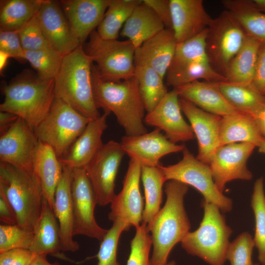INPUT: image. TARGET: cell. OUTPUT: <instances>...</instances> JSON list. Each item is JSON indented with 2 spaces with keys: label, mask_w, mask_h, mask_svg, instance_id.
Returning a JSON list of instances; mask_svg holds the SVG:
<instances>
[{
  "label": "cell",
  "mask_w": 265,
  "mask_h": 265,
  "mask_svg": "<svg viewBox=\"0 0 265 265\" xmlns=\"http://www.w3.org/2000/svg\"><path fill=\"white\" fill-rule=\"evenodd\" d=\"M92 82L94 98L97 108L109 115L113 113L126 135L145 133V109L135 76L120 81L101 78L95 64L92 66Z\"/></svg>",
  "instance_id": "6da1fadb"
},
{
  "label": "cell",
  "mask_w": 265,
  "mask_h": 265,
  "mask_svg": "<svg viewBox=\"0 0 265 265\" xmlns=\"http://www.w3.org/2000/svg\"><path fill=\"white\" fill-rule=\"evenodd\" d=\"M188 190V185L177 181L165 184V203L147 225L153 247L151 265H165L173 248L189 232L190 223L184 204Z\"/></svg>",
  "instance_id": "7a4b0ae2"
},
{
  "label": "cell",
  "mask_w": 265,
  "mask_h": 265,
  "mask_svg": "<svg viewBox=\"0 0 265 265\" xmlns=\"http://www.w3.org/2000/svg\"><path fill=\"white\" fill-rule=\"evenodd\" d=\"M93 62L82 45L66 54L54 79L56 98L62 100L91 120L100 114L95 102L92 82Z\"/></svg>",
  "instance_id": "3957f363"
},
{
  "label": "cell",
  "mask_w": 265,
  "mask_h": 265,
  "mask_svg": "<svg viewBox=\"0 0 265 265\" xmlns=\"http://www.w3.org/2000/svg\"><path fill=\"white\" fill-rule=\"evenodd\" d=\"M4 96L0 111L12 113L34 130L48 113L55 98L54 79L21 76L3 87Z\"/></svg>",
  "instance_id": "277c9868"
},
{
  "label": "cell",
  "mask_w": 265,
  "mask_h": 265,
  "mask_svg": "<svg viewBox=\"0 0 265 265\" xmlns=\"http://www.w3.org/2000/svg\"><path fill=\"white\" fill-rule=\"evenodd\" d=\"M204 216L198 228L182 240V248L210 265H224L232 230L216 205L203 200Z\"/></svg>",
  "instance_id": "5b68a950"
},
{
  "label": "cell",
  "mask_w": 265,
  "mask_h": 265,
  "mask_svg": "<svg viewBox=\"0 0 265 265\" xmlns=\"http://www.w3.org/2000/svg\"><path fill=\"white\" fill-rule=\"evenodd\" d=\"M0 187L16 212L18 224L33 231L43 197L41 185L33 172L0 162Z\"/></svg>",
  "instance_id": "8992f818"
},
{
  "label": "cell",
  "mask_w": 265,
  "mask_h": 265,
  "mask_svg": "<svg viewBox=\"0 0 265 265\" xmlns=\"http://www.w3.org/2000/svg\"><path fill=\"white\" fill-rule=\"evenodd\" d=\"M88 38L84 51L102 79L120 81L134 77L135 48L130 40L105 39L96 29Z\"/></svg>",
  "instance_id": "52a82bcc"
},
{
  "label": "cell",
  "mask_w": 265,
  "mask_h": 265,
  "mask_svg": "<svg viewBox=\"0 0 265 265\" xmlns=\"http://www.w3.org/2000/svg\"><path fill=\"white\" fill-rule=\"evenodd\" d=\"M91 120L55 98L48 113L34 131L39 141L52 147L59 158Z\"/></svg>",
  "instance_id": "ba28073f"
},
{
  "label": "cell",
  "mask_w": 265,
  "mask_h": 265,
  "mask_svg": "<svg viewBox=\"0 0 265 265\" xmlns=\"http://www.w3.org/2000/svg\"><path fill=\"white\" fill-rule=\"evenodd\" d=\"M182 153V159L178 162L159 165L166 182L175 180L191 186L201 193L204 201L216 205L222 212H230L232 200L217 188L209 165L199 160L186 147Z\"/></svg>",
  "instance_id": "9c48e42d"
},
{
  "label": "cell",
  "mask_w": 265,
  "mask_h": 265,
  "mask_svg": "<svg viewBox=\"0 0 265 265\" xmlns=\"http://www.w3.org/2000/svg\"><path fill=\"white\" fill-rule=\"evenodd\" d=\"M247 35L228 10L213 19L208 27L206 51L213 68L225 76L227 69L243 46Z\"/></svg>",
  "instance_id": "30bf717a"
},
{
  "label": "cell",
  "mask_w": 265,
  "mask_h": 265,
  "mask_svg": "<svg viewBox=\"0 0 265 265\" xmlns=\"http://www.w3.org/2000/svg\"><path fill=\"white\" fill-rule=\"evenodd\" d=\"M72 199L74 236L83 235L101 241L108 230L101 227L94 216L96 197L84 168L72 169Z\"/></svg>",
  "instance_id": "8fae6325"
},
{
  "label": "cell",
  "mask_w": 265,
  "mask_h": 265,
  "mask_svg": "<svg viewBox=\"0 0 265 265\" xmlns=\"http://www.w3.org/2000/svg\"><path fill=\"white\" fill-rule=\"evenodd\" d=\"M125 154L120 143L110 140L84 168L99 206L111 203L114 198L115 181Z\"/></svg>",
  "instance_id": "7c38bea8"
},
{
  "label": "cell",
  "mask_w": 265,
  "mask_h": 265,
  "mask_svg": "<svg viewBox=\"0 0 265 265\" xmlns=\"http://www.w3.org/2000/svg\"><path fill=\"white\" fill-rule=\"evenodd\" d=\"M40 141L34 129L18 117L0 136V161L33 172V164Z\"/></svg>",
  "instance_id": "4fadbf2b"
},
{
  "label": "cell",
  "mask_w": 265,
  "mask_h": 265,
  "mask_svg": "<svg viewBox=\"0 0 265 265\" xmlns=\"http://www.w3.org/2000/svg\"><path fill=\"white\" fill-rule=\"evenodd\" d=\"M256 147L248 143H234L219 146L209 165L214 182L223 193L227 183L235 180L249 181L253 174L247 160Z\"/></svg>",
  "instance_id": "5bb4252c"
},
{
  "label": "cell",
  "mask_w": 265,
  "mask_h": 265,
  "mask_svg": "<svg viewBox=\"0 0 265 265\" xmlns=\"http://www.w3.org/2000/svg\"><path fill=\"white\" fill-rule=\"evenodd\" d=\"M141 168L138 162L130 159L122 189L110 203L109 220L122 221L129 228L138 227L142 221L143 201L139 188Z\"/></svg>",
  "instance_id": "9a60e30c"
},
{
  "label": "cell",
  "mask_w": 265,
  "mask_h": 265,
  "mask_svg": "<svg viewBox=\"0 0 265 265\" xmlns=\"http://www.w3.org/2000/svg\"><path fill=\"white\" fill-rule=\"evenodd\" d=\"M179 97L174 90L167 92L156 106L147 113L144 123L163 131L172 142L193 140L195 135L190 124L184 119Z\"/></svg>",
  "instance_id": "2e32d148"
},
{
  "label": "cell",
  "mask_w": 265,
  "mask_h": 265,
  "mask_svg": "<svg viewBox=\"0 0 265 265\" xmlns=\"http://www.w3.org/2000/svg\"><path fill=\"white\" fill-rule=\"evenodd\" d=\"M161 130L155 128L150 132L121 138L120 144L125 153L142 167H156L163 157L182 152L186 146L171 142Z\"/></svg>",
  "instance_id": "e0dca14e"
},
{
  "label": "cell",
  "mask_w": 265,
  "mask_h": 265,
  "mask_svg": "<svg viewBox=\"0 0 265 265\" xmlns=\"http://www.w3.org/2000/svg\"><path fill=\"white\" fill-rule=\"evenodd\" d=\"M182 112L188 120L198 144L197 158L209 165L219 145L221 116L207 112L179 97Z\"/></svg>",
  "instance_id": "ac0fdd59"
},
{
  "label": "cell",
  "mask_w": 265,
  "mask_h": 265,
  "mask_svg": "<svg viewBox=\"0 0 265 265\" xmlns=\"http://www.w3.org/2000/svg\"><path fill=\"white\" fill-rule=\"evenodd\" d=\"M36 17L45 38L54 50L65 55L82 45L72 33L56 1L45 0Z\"/></svg>",
  "instance_id": "d6986e66"
},
{
  "label": "cell",
  "mask_w": 265,
  "mask_h": 265,
  "mask_svg": "<svg viewBox=\"0 0 265 265\" xmlns=\"http://www.w3.org/2000/svg\"><path fill=\"white\" fill-rule=\"evenodd\" d=\"M108 116L104 113L88 123L83 132L59 158L63 166L73 169L84 168L89 164L104 144L102 135L107 127Z\"/></svg>",
  "instance_id": "ffe728a7"
},
{
  "label": "cell",
  "mask_w": 265,
  "mask_h": 265,
  "mask_svg": "<svg viewBox=\"0 0 265 265\" xmlns=\"http://www.w3.org/2000/svg\"><path fill=\"white\" fill-rule=\"evenodd\" d=\"M170 4L172 29L178 43L200 33L213 19L202 0H170Z\"/></svg>",
  "instance_id": "44dd1931"
},
{
  "label": "cell",
  "mask_w": 265,
  "mask_h": 265,
  "mask_svg": "<svg viewBox=\"0 0 265 265\" xmlns=\"http://www.w3.org/2000/svg\"><path fill=\"white\" fill-rule=\"evenodd\" d=\"M74 36L81 45L102 21L109 0H61Z\"/></svg>",
  "instance_id": "7402d4cb"
},
{
  "label": "cell",
  "mask_w": 265,
  "mask_h": 265,
  "mask_svg": "<svg viewBox=\"0 0 265 265\" xmlns=\"http://www.w3.org/2000/svg\"><path fill=\"white\" fill-rule=\"evenodd\" d=\"M177 45L172 28H164L135 50L134 64L147 65L164 78Z\"/></svg>",
  "instance_id": "603a6c76"
},
{
  "label": "cell",
  "mask_w": 265,
  "mask_h": 265,
  "mask_svg": "<svg viewBox=\"0 0 265 265\" xmlns=\"http://www.w3.org/2000/svg\"><path fill=\"white\" fill-rule=\"evenodd\" d=\"M63 166L62 175L55 192L53 211L59 225L62 251L74 252L79 250L80 245L73 239L72 169Z\"/></svg>",
  "instance_id": "cb8c5ba5"
},
{
  "label": "cell",
  "mask_w": 265,
  "mask_h": 265,
  "mask_svg": "<svg viewBox=\"0 0 265 265\" xmlns=\"http://www.w3.org/2000/svg\"><path fill=\"white\" fill-rule=\"evenodd\" d=\"M173 90L180 98L211 113L222 117L237 111L220 92L216 82L196 80Z\"/></svg>",
  "instance_id": "d4e9b609"
},
{
  "label": "cell",
  "mask_w": 265,
  "mask_h": 265,
  "mask_svg": "<svg viewBox=\"0 0 265 265\" xmlns=\"http://www.w3.org/2000/svg\"><path fill=\"white\" fill-rule=\"evenodd\" d=\"M166 84L173 88L200 80L209 82L228 80L211 65L208 55L182 60L172 61L165 75Z\"/></svg>",
  "instance_id": "484cf974"
},
{
  "label": "cell",
  "mask_w": 265,
  "mask_h": 265,
  "mask_svg": "<svg viewBox=\"0 0 265 265\" xmlns=\"http://www.w3.org/2000/svg\"><path fill=\"white\" fill-rule=\"evenodd\" d=\"M63 170V166L52 147L40 141L33 161V172L41 185L43 196L53 210L55 190Z\"/></svg>",
  "instance_id": "4316f807"
},
{
  "label": "cell",
  "mask_w": 265,
  "mask_h": 265,
  "mask_svg": "<svg viewBox=\"0 0 265 265\" xmlns=\"http://www.w3.org/2000/svg\"><path fill=\"white\" fill-rule=\"evenodd\" d=\"M265 140L249 114L237 110L221 117L220 146L234 143H248L258 147Z\"/></svg>",
  "instance_id": "83f0119b"
},
{
  "label": "cell",
  "mask_w": 265,
  "mask_h": 265,
  "mask_svg": "<svg viewBox=\"0 0 265 265\" xmlns=\"http://www.w3.org/2000/svg\"><path fill=\"white\" fill-rule=\"evenodd\" d=\"M33 233L34 237L29 249L36 255H53L62 251L59 223L44 196L41 213L34 226Z\"/></svg>",
  "instance_id": "f1b7e54d"
},
{
  "label": "cell",
  "mask_w": 265,
  "mask_h": 265,
  "mask_svg": "<svg viewBox=\"0 0 265 265\" xmlns=\"http://www.w3.org/2000/svg\"><path fill=\"white\" fill-rule=\"evenodd\" d=\"M164 28L161 20L142 0L125 23L120 34L127 38L136 50Z\"/></svg>",
  "instance_id": "f546056e"
},
{
  "label": "cell",
  "mask_w": 265,
  "mask_h": 265,
  "mask_svg": "<svg viewBox=\"0 0 265 265\" xmlns=\"http://www.w3.org/2000/svg\"><path fill=\"white\" fill-rule=\"evenodd\" d=\"M261 43L247 35L244 43L229 64L225 76L228 81L251 84Z\"/></svg>",
  "instance_id": "4dcf8cb0"
},
{
  "label": "cell",
  "mask_w": 265,
  "mask_h": 265,
  "mask_svg": "<svg viewBox=\"0 0 265 265\" xmlns=\"http://www.w3.org/2000/svg\"><path fill=\"white\" fill-rule=\"evenodd\" d=\"M221 2L247 36L265 45V13L256 9L250 0H223Z\"/></svg>",
  "instance_id": "1f68e13d"
},
{
  "label": "cell",
  "mask_w": 265,
  "mask_h": 265,
  "mask_svg": "<svg viewBox=\"0 0 265 265\" xmlns=\"http://www.w3.org/2000/svg\"><path fill=\"white\" fill-rule=\"evenodd\" d=\"M45 0H7L0 2V30L18 31L37 13Z\"/></svg>",
  "instance_id": "d6a6232c"
},
{
  "label": "cell",
  "mask_w": 265,
  "mask_h": 265,
  "mask_svg": "<svg viewBox=\"0 0 265 265\" xmlns=\"http://www.w3.org/2000/svg\"><path fill=\"white\" fill-rule=\"evenodd\" d=\"M216 84L223 96L238 111L251 114L265 105V96L259 93L250 84L228 80Z\"/></svg>",
  "instance_id": "836d02e7"
},
{
  "label": "cell",
  "mask_w": 265,
  "mask_h": 265,
  "mask_svg": "<svg viewBox=\"0 0 265 265\" xmlns=\"http://www.w3.org/2000/svg\"><path fill=\"white\" fill-rule=\"evenodd\" d=\"M141 178L145 198L142 223L148 225L160 210L162 200V186L166 181L159 166L142 167Z\"/></svg>",
  "instance_id": "e575fe53"
},
{
  "label": "cell",
  "mask_w": 265,
  "mask_h": 265,
  "mask_svg": "<svg viewBox=\"0 0 265 265\" xmlns=\"http://www.w3.org/2000/svg\"><path fill=\"white\" fill-rule=\"evenodd\" d=\"M134 76L147 113L152 111L167 93L163 78L150 66L134 64Z\"/></svg>",
  "instance_id": "d590c367"
},
{
  "label": "cell",
  "mask_w": 265,
  "mask_h": 265,
  "mask_svg": "<svg viewBox=\"0 0 265 265\" xmlns=\"http://www.w3.org/2000/svg\"><path fill=\"white\" fill-rule=\"evenodd\" d=\"M142 1L109 0L104 18L97 27L98 34L105 39H117L120 30L135 7Z\"/></svg>",
  "instance_id": "8d00e7d4"
},
{
  "label": "cell",
  "mask_w": 265,
  "mask_h": 265,
  "mask_svg": "<svg viewBox=\"0 0 265 265\" xmlns=\"http://www.w3.org/2000/svg\"><path fill=\"white\" fill-rule=\"evenodd\" d=\"M251 205L255 217V246L258 250L260 263L265 265V193L263 177L254 183Z\"/></svg>",
  "instance_id": "74e56055"
},
{
  "label": "cell",
  "mask_w": 265,
  "mask_h": 265,
  "mask_svg": "<svg viewBox=\"0 0 265 265\" xmlns=\"http://www.w3.org/2000/svg\"><path fill=\"white\" fill-rule=\"evenodd\" d=\"M65 55L53 48L38 51H25V59L28 61L43 80L54 79Z\"/></svg>",
  "instance_id": "f35d334b"
},
{
  "label": "cell",
  "mask_w": 265,
  "mask_h": 265,
  "mask_svg": "<svg viewBox=\"0 0 265 265\" xmlns=\"http://www.w3.org/2000/svg\"><path fill=\"white\" fill-rule=\"evenodd\" d=\"M129 229L122 221L113 222L112 226L101 241L97 255L98 263L96 265H120L117 259L118 241L122 233Z\"/></svg>",
  "instance_id": "ab89813d"
},
{
  "label": "cell",
  "mask_w": 265,
  "mask_h": 265,
  "mask_svg": "<svg viewBox=\"0 0 265 265\" xmlns=\"http://www.w3.org/2000/svg\"><path fill=\"white\" fill-rule=\"evenodd\" d=\"M33 237V231L18 224H0V253L16 248L29 249Z\"/></svg>",
  "instance_id": "60d3db41"
},
{
  "label": "cell",
  "mask_w": 265,
  "mask_h": 265,
  "mask_svg": "<svg viewBox=\"0 0 265 265\" xmlns=\"http://www.w3.org/2000/svg\"><path fill=\"white\" fill-rule=\"evenodd\" d=\"M152 240L147 225L142 223L136 228L131 241V251L127 265H151L149 253Z\"/></svg>",
  "instance_id": "b9f144b4"
},
{
  "label": "cell",
  "mask_w": 265,
  "mask_h": 265,
  "mask_svg": "<svg viewBox=\"0 0 265 265\" xmlns=\"http://www.w3.org/2000/svg\"><path fill=\"white\" fill-rule=\"evenodd\" d=\"M254 247L255 243L252 236L248 232H243L230 243L226 260L230 265H254L252 259Z\"/></svg>",
  "instance_id": "7bdbcfd3"
},
{
  "label": "cell",
  "mask_w": 265,
  "mask_h": 265,
  "mask_svg": "<svg viewBox=\"0 0 265 265\" xmlns=\"http://www.w3.org/2000/svg\"><path fill=\"white\" fill-rule=\"evenodd\" d=\"M18 32L24 51L52 48L42 32L36 14Z\"/></svg>",
  "instance_id": "ee69618b"
},
{
  "label": "cell",
  "mask_w": 265,
  "mask_h": 265,
  "mask_svg": "<svg viewBox=\"0 0 265 265\" xmlns=\"http://www.w3.org/2000/svg\"><path fill=\"white\" fill-rule=\"evenodd\" d=\"M0 51L18 60H25V51L18 31L0 30Z\"/></svg>",
  "instance_id": "f6af8a7d"
},
{
  "label": "cell",
  "mask_w": 265,
  "mask_h": 265,
  "mask_svg": "<svg viewBox=\"0 0 265 265\" xmlns=\"http://www.w3.org/2000/svg\"><path fill=\"white\" fill-rule=\"evenodd\" d=\"M36 256L29 249L9 250L0 253V265H31Z\"/></svg>",
  "instance_id": "bcb514c9"
},
{
  "label": "cell",
  "mask_w": 265,
  "mask_h": 265,
  "mask_svg": "<svg viewBox=\"0 0 265 265\" xmlns=\"http://www.w3.org/2000/svg\"><path fill=\"white\" fill-rule=\"evenodd\" d=\"M157 15L165 28H172L170 0H143Z\"/></svg>",
  "instance_id": "7dc6e473"
},
{
  "label": "cell",
  "mask_w": 265,
  "mask_h": 265,
  "mask_svg": "<svg viewBox=\"0 0 265 265\" xmlns=\"http://www.w3.org/2000/svg\"><path fill=\"white\" fill-rule=\"evenodd\" d=\"M251 86L259 93L265 96V45L260 48L256 69Z\"/></svg>",
  "instance_id": "c3c4849f"
},
{
  "label": "cell",
  "mask_w": 265,
  "mask_h": 265,
  "mask_svg": "<svg viewBox=\"0 0 265 265\" xmlns=\"http://www.w3.org/2000/svg\"><path fill=\"white\" fill-rule=\"evenodd\" d=\"M0 220L2 224H18L16 212L3 190L0 187Z\"/></svg>",
  "instance_id": "681fc988"
},
{
  "label": "cell",
  "mask_w": 265,
  "mask_h": 265,
  "mask_svg": "<svg viewBox=\"0 0 265 265\" xmlns=\"http://www.w3.org/2000/svg\"><path fill=\"white\" fill-rule=\"evenodd\" d=\"M19 117L7 111H0V133L7 131L16 121Z\"/></svg>",
  "instance_id": "f907efd6"
},
{
  "label": "cell",
  "mask_w": 265,
  "mask_h": 265,
  "mask_svg": "<svg viewBox=\"0 0 265 265\" xmlns=\"http://www.w3.org/2000/svg\"><path fill=\"white\" fill-rule=\"evenodd\" d=\"M250 115L253 118L261 134L265 138V105Z\"/></svg>",
  "instance_id": "816d5d0a"
},
{
  "label": "cell",
  "mask_w": 265,
  "mask_h": 265,
  "mask_svg": "<svg viewBox=\"0 0 265 265\" xmlns=\"http://www.w3.org/2000/svg\"><path fill=\"white\" fill-rule=\"evenodd\" d=\"M46 255H37L31 265H58V264H51L47 259Z\"/></svg>",
  "instance_id": "f5cc1de1"
},
{
  "label": "cell",
  "mask_w": 265,
  "mask_h": 265,
  "mask_svg": "<svg viewBox=\"0 0 265 265\" xmlns=\"http://www.w3.org/2000/svg\"><path fill=\"white\" fill-rule=\"evenodd\" d=\"M11 57L8 53L0 51V71L2 72L4 69L9 58Z\"/></svg>",
  "instance_id": "db71d44e"
},
{
  "label": "cell",
  "mask_w": 265,
  "mask_h": 265,
  "mask_svg": "<svg viewBox=\"0 0 265 265\" xmlns=\"http://www.w3.org/2000/svg\"><path fill=\"white\" fill-rule=\"evenodd\" d=\"M251 2L256 9L265 13V0H252Z\"/></svg>",
  "instance_id": "11a10c76"
},
{
  "label": "cell",
  "mask_w": 265,
  "mask_h": 265,
  "mask_svg": "<svg viewBox=\"0 0 265 265\" xmlns=\"http://www.w3.org/2000/svg\"><path fill=\"white\" fill-rule=\"evenodd\" d=\"M260 153L265 154V140L258 147Z\"/></svg>",
  "instance_id": "9f6ffc18"
},
{
  "label": "cell",
  "mask_w": 265,
  "mask_h": 265,
  "mask_svg": "<svg viewBox=\"0 0 265 265\" xmlns=\"http://www.w3.org/2000/svg\"><path fill=\"white\" fill-rule=\"evenodd\" d=\"M176 262L174 261H171L167 262L165 265H176Z\"/></svg>",
  "instance_id": "6f0895ef"
},
{
  "label": "cell",
  "mask_w": 265,
  "mask_h": 265,
  "mask_svg": "<svg viewBox=\"0 0 265 265\" xmlns=\"http://www.w3.org/2000/svg\"><path fill=\"white\" fill-rule=\"evenodd\" d=\"M254 265H259L258 264H254Z\"/></svg>",
  "instance_id": "680465c9"
}]
</instances>
